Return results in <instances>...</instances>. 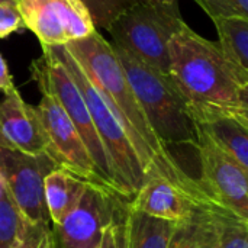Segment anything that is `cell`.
<instances>
[{
  "label": "cell",
  "mask_w": 248,
  "mask_h": 248,
  "mask_svg": "<svg viewBox=\"0 0 248 248\" xmlns=\"http://www.w3.org/2000/svg\"><path fill=\"white\" fill-rule=\"evenodd\" d=\"M195 131L206 135L248 170V115L221 109H189Z\"/></svg>",
  "instance_id": "4fadbf2b"
},
{
  "label": "cell",
  "mask_w": 248,
  "mask_h": 248,
  "mask_svg": "<svg viewBox=\"0 0 248 248\" xmlns=\"http://www.w3.org/2000/svg\"><path fill=\"white\" fill-rule=\"evenodd\" d=\"M31 77L38 84L39 92H48L52 94L71 119L89 151L93 164L97 169L105 187L119 198H124L109 157L90 118L83 94L51 46H42V57L31 64Z\"/></svg>",
  "instance_id": "5b68a950"
},
{
  "label": "cell",
  "mask_w": 248,
  "mask_h": 248,
  "mask_svg": "<svg viewBox=\"0 0 248 248\" xmlns=\"http://www.w3.org/2000/svg\"><path fill=\"white\" fill-rule=\"evenodd\" d=\"M29 224L23 219L15 201L0 179V248H10Z\"/></svg>",
  "instance_id": "ac0fdd59"
},
{
  "label": "cell",
  "mask_w": 248,
  "mask_h": 248,
  "mask_svg": "<svg viewBox=\"0 0 248 248\" xmlns=\"http://www.w3.org/2000/svg\"><path fill=\"white\" fill-rule=\"evenodd\" d=\"M90 13L96 29L108 31L112 22L126 9L145 0H80Z\"/></svg>",
  "instance_id": "d6986e66"
},
{
  "label": "cell",
  "mask_w": 248,
  "mask_h": 248,
  "mask_svg": "<svg viewBox=\"0 0 248 248\" xmlns=\"http://www.w3.org/2000/svg\"><path fill=\"white\" fill-rule=\"evenodd\" d=\"M154 1H176V0H154Z\"/></svg>",
  "instance_id": "4316f807"
},
{
  "label": "cell",
  "mask_w": 248,
  "mask_h": 248,
  "mask_svg": "<svg viewBox=\"0 0 248 248\" xmlns=\"http://www.w3.org/2000/svg\"><path fill=\"white\" fill-rule=\"evenodd\" d=\"M25 29L22 16L19 13L16 0H7L0 3V39L10 36L15 32Z\"/></svg>",
  "instance_id": "7402d4cb"
},
{
  "label": "cell",
  "mask_w": 248,
  "mask_h": 248,
  "mask_svg": "<svg viewBox=\"0 0 248 248\" xmlns=\"http://www.w3.org/2000/svg\"><path fill=\"white\" fill-rule=\"evenodd\" d=\"M186 22L176 1L145 0L122 12L109 26L112 44L169 76V42Z\"/></svg>",
  "instance_id": "3957f363"
},
{
  "label": "cell",
  "mask_w": 248,
  "mask_h": 248,
  "mask_svg": "<svg viewBox=\"0 0 248 248\" xmlns=\"http://www.w3.org/2000/svg\"><path fill=\"white\" fill-rule=\"evenodd\" d=\"M112 44V42H110ZM134 96L158 140L167 144L195 147L196 131L187 105L169 76H164L125 49L113 45Z\"/></svg>",
  "instance_id": "7a4b0ae2"
},
{
  "label": "cell",
  "mask_w": 248,
  "mask_h": 248,
  "mask_svg": "<svg viewBox=\"0 0 248 248\" xmlns=\"http://www.w3.org/2000/svg\"><path fill=\"white\" fill-rule=\"evenodd\" d=\"M35 248H57V243H55V234L51 231V228H45V231L42 232L41 240L38 241Z\"/></svg>",
  "instance_id": "484cf974"
},
{
  "label": "cell",
  "mask_w": 248,
  "mask_h": 248,
  "mask_svg": "<svg viewBox=\"0 0 248 248\" xmlns=\"http://www.w3.org/2000/svg\"><path fill=\"white\" fill-rule=\"evenodd\" d=\"M45 228L48 227H42V225H28L25 232L22 234V237L12 246L10 248H35L38 241L42 237V232L45 231Z\"/></svg>",
  "instance_id": "cb8c5ba5"
},
{
  "label": "cell",
  "mask_w": 248,
  "mask_h": 248,
  "mask_svg": "<svg viewBox=\"0 0 248 248\" xmlns=\"http://www.w3.org/2000/svg\"><path fill=\"white\" fill-rule=\"evenodd\" d=\"M1 1H7V0H0V3H1Z\"/></svg>",
  "instance_id": "83f0119b"
},
{
  "label": "cell",
  "mask_w": 248,
  "mask_h": 248,
  "mask_svg": "<svg viewBox=\"0 0 248 248\" xmlns=\"http://www.w3.org/2000/svg\"><path fill=\"white\" fill-rule=\"evenodd\" d=\"M58 167L49 154L29 155L0 147V179L23 219L31 225L49 227L44 201V179Z\"/></svg>",
  "instance_id": "8992f818"
},
{
  "label": "cell",
  "mask_w": 248,
  "mask_h": 248,
  "mask_svg": "<svg viewBox=\"0 0 248 248\" xmlns=\"http://www.w3.org/2000/svg\"><path fill=\"white\" fill-rule=\"evenodd\" d=\"M118 215L103 228L99 248L124 247V244H122V219H118Z\"/></svg>",
  "instance_id": "603a6c76"
},
{
  "label": "cell",
  "mask_w": 248,
  "mask_h": 248,
  "mask_svg": "<svg viewBox=\"0 0 248 248\" xmlns=\"http://www.w3.org/2000/svg\"><path fill=\"white\" fill-rule=\"evenodd\" d=\"M224 212L217 205L199 208L190 219L177 225L169 248H219Z\"/></svg>",
  "instance_id": "5bb4252c"
},
{
  "label": "cell",
  "mask_w": 248,
  "mask_h": 248,
  "mask_svg": "<svg viewBox=\"0 0 248 248\" xmlns=\"http://www.w3.org/2000/svg\"><path fill=\"white\" fill-rule=\"evenodd\" d=\"M169 77L189 109H221L248 115V74L222 54L218 42L187 23L169 42Z\"/></svg>",
  "instance_id": "6da1fadb"
},
{
  "label": "cell",
  "mask_w": 248,
  "mask_h": 248,
  "mask_svg": "<svg viewBox=\"0 0 248 248\" xmlns=\"http://www.w3.org/2000/svg\"><path fill=\"white\" fill-rule=\"evenodd\" d=\"M218 45L225 58L241 73L248 74V19L238 16L214 17Z\"/></svg>",
  "instance_id": "e0dca14e"
},
{
  "label": "cell",
  "mask_w": 248,
  "mask_h": 248,
  "mask_svg": "<svg viewBox=\"0 0 248 248\" xmlns=\"http://www.w3.org/2000/svg\"><path fill=\"white\" fill-rule=\"evenodd\" d=\"M15 89H16V86L13 84V78H12V74L9 71L7 61L0 54V90L6 94V93L12 92Z\"/></svg>",
  "instance_id": "d4e9b609"
},
{
  "label": "cell",
  "mask_w": 248,
  "mask_h": 248,
  "mask_svg": "<svg viewBox=\"0 0 248 248\" xmlns=\"http://www.w3.org/2000/svg\"><path fill=\"white\" fill-rule=\"evenodd\" d=\"M0 147L29 155L48 154L49 142L38 110L28 105L17 89L0 102Z\"/></svg>",
  "instance_id": "8fae6325"
},
{
  "label": "cell",
  "mask_w": 248,
  "mask_h": 248,
  "mask_svg": "<svg viewBox=\"0 0 248 248\" xmlns=\"http://www.w3.org/2000/svg\"><path fill=\"white\" fill-rule=\"evenodd\" d=\"M206 203L176 185L174 182L153 174L129 199L128 208L144 215L170 221V222H185L193 217V214Z\"/></svg>",
  "instance_id": "7c38bea8"
},
{
  "label": "cell",
  "mask_w": 248,
  "mask_h": 248,
  "mask_svg": "<svg viewBox=\"0 0 248 248\" xmlns=\"http://www.w3.org/2000/svg\"><path fill=\"white\" fill-rule=\"evenodd\" d=\"M51 48L80 89L96 132L112 164L116 182L122 190V196L131 199L145 182V174L119 118L73 55L62 45Z\"/></svg>",
  "instance_id": "277c9868"
},
{
  "label": "cell",
  "mask_w": 248,
  "mask_h": 248,
  "mask_svg": "<svg viewBox=\"0 0 248 248\" xmlns=\"http://www.w3.org/2000/svg\"><path fill=\"white\" fill-rule=\"evenodd\" d=\"M177 225L126 206L122 219V248H169Z\"/></svg>",
  "instance_id": "2e32d148"
},
{
  "label": "cell",
  "mask_w": 248,
  "mask_h": 248,
  "mask_svg": "<svg viewBox=\"0 0 248 248\" xmlns=\"http://www.w3.org/2000/svg\"><path fill=\"white\" fill-rule=\"evenodd\" d=\"M118 195L87 182L74 209L55 227L62 248H99L103 228L119 214Z\"/></svg>",
  "instance_id": "30bf717a"
},
{
  "label": "cell",
  "mask_w": 248,
  "mask_h": 248,
  "mask_svg": "<svg viewBox=\"0 0 248 248\" xmlns=\"http://www.w3.org/2000/svg\"><path fill=\"white\" fill-rule=\"evenodd\" d=\"M195 148L201 160L199 182L205 192L217 206L248 221V170L199 131Z\"/></svg>",
  "instance_id": "ba28073f"
},
{
  "label": "cell",
  "mask_w": 248,
  "mask_h": 248,
  "mask_svg": "<svg viewBox=\"0 0 248 248\" xmlns=\"http://www.w3.org/2000/svg\"><path fill=\"white\" fill-rule=\"evenodd\" d=\"M248 221L225 211L219 248H248Z\"/></svg>",
  "instance_id": "ffe728a7"
},
{
  "label": "cell",
  "mask_w": 248,
  "mask_h": 248,
  "mask_svg": "<svg viewBox=\"0 0 248 248\" xmlns=\"http://www.w3.org/2000/svg\"><path fill=\"white\" fill-rule=\"evenodd\" d=\"M25 29L42 46H61L94 33L89 10L80 0H16Z\"/></svg>",
  "instance_id": "52a82bcc"
},
{
  "label": "cell",
  "mask_w": 248,
  "mask_h": 248,
  "mask_svg": "<svg viewBox=\"0 0 248 248\" xmlns=\"http://www.w3.org/2000/svg\"><path fill=\"white\" fill-rule=\"evenodd\" d=\"M211 19L238 16L248 19V0H195Z\"/></svg>",
  "instance_id": "44dd1931"
},
{
  "label": "cell",
  "mask_w": 248,
  "mask_h": 248,
  "mask_svg": "<svg viewBox=\"0 0 248 248\" xmlns=\"http://www.w3.org/2000/svg\"><path fill=\"white\" fill-rule=\"evenodd\" d=\"M41 93V102L35 108L48 137V154L58 167L65 169L84 180L103 185L97 169L93 164L89 151L71 119L52 94L48 92Z\"/></svg>",
  "instance_id": "9c48e42d"
},
{
  "label": "cell",
  "mask_w": 248,
  "mask_h": 248,
  "mask_svg": "<svg viewBox=\"0 0 248 248\" xmlns=\"http://www.w3.org/2000/svg\"><path fill=\"white\" fill-rule=\"evenodd\" d=\"M87 182L89 180H84L62 167H55L45 176L44 201L49 222H52L54 227L60 225L62 219L74 209L86 189Z\"/></svg>",
  "instance_id": "9a60e30c"
}]
</instances>
